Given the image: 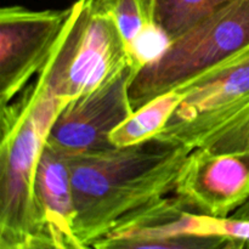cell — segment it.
Listing matches in <instances>:
<instances>
[{"label":"cell","mask_w":249,"mask_h":249,"mask_svg":"<svg viewBox=\"0 0 249 249\" xmlns=\"http://www.w3.org/2000/svg\"><path fill=\"white\" fill-rule=\"evenodd\" d=\"M190 152L153 138L68 157L78 240L92 247L180 206L172 194Z\"/></svg>","instance_id":"6da1fadb"},{"label":"cell","mask_w":249,"mask_h":249,"mask_svg":"<svg viewBox=\"0 0 249 249\" xmlns=\"http://www.w3.org/2000/svg\"><path fill=\"white\" fill-rule=\"evenodd\" d=\"M66 105L36 78L21 99L1 108L0 249H28L50 233L36 196V173Z\"/></svg>","instance_id":"7a4b0ae2"},{"label":"cell","mask_w":249,"mask_h":249,"mask_svg":"<svg viewBox=\"0 0 249 249\" xmlns=\"http://www.w3.org/2000/svg\"><path fill=\"white\" fill-rule=\"evenodd\" d=\"M249 48V0H235L170 41L130 87L134 111L181 89Z\"/></svg>","instance_id":"3957f363"},{"label":"cell","mask_w":249,"mask_h":249,"mask_svg":"<svg viewBox=\"0 0 249 249\" xmlns=\"http://www.w3.org/2000/svg\"><path fill=\"white\" fill-rule=\"evenodd\" d=\"M130 66L123 39L96 0H77L53 53L36 75L65 104L94 91Z\"/></svg>","instance_id":"277c9868"},{"label":"cell","mask_w":249,"mask_h":249,"mask_svg":"<svg viewBox=\"0 0 249 249\" xmlns=\"http://www.w3.org/2000/svg\"><path fill=\"white\" fill-rule=\"evenodd\" d=\"M181 89L187 90L186 97L156 139L192 151L249 106V48Z\"/></svg>","instance_id":"5b68a950"},{"label":"cell","mask_w":249,"mask_h":249,"mask_svg":"<svg viewBox=\"0 0 249 249\" xmlns=\"http://www.w3.org/2000/svg\"><path fill=\"white\" fill-rule=\"evenodd\" d=\"M70 15L12 5L0 10V105L7 106L27 89L53 53Z\"/></svg>","instance_id":"8992f818"},{"label":"cell","mask_w":249,"mask_h":249,"mask_svg":"<svg viewBox=\"0 0 249 249\" xmlns=\"http://www.w3.org/2000/svg\"><path fill=\"white\" fill-rule=\"evenodd\" d=\"M135 75L128 66L96 90L68 102L46 143L66 157L112 147L111 134L134 113L130 87Z\"/></svg>","instance_id":"52a82bcc"},{"label":"cell","mask_w":249,"mask_h":249,"mask_svg":"<svg viewBox=\"0 0 249 249\" xmlns=\"http://www.w3.org/2000/svg\"><path fill=\"white\" fill-rule=\"evenodd\" d=\"M175 195L191 212L230 216L249 199V151L195 148L182 165Z\"/></svg>","instance_id":"ba28073f"},{"label":"cell","mask_w":249,"mask_h":249,"mask_svg":"<svg viewBox=\"0 0 249 249\" xmlns=\"http://www.w3.org/2000/svg\"><path fill=\"white\" fill-rule=\"evenodd\" d=\"M36 196L51 236L66 248L82 243L74 233L75 207L68 157L48 143L36 167Z\"/></svg>","instance_id":"9c48e42d"},{"label":"cell","mask_w":249,"mask_h":249,"mask_svg":"<svg viewBox=\"0 0 249 249\" xmlns=\"http://www.w3.org/2000/svg\"><path fill=\"white\" fill-rule=\"evenodd\" d=\"M116 24L130 67L138 74L153 62L170 43L156 21L155 0H96Z\"/></svg>","instance_id":"30bf717a"},{"label":"cell","mask_w":249,"mask_h":249,"mask_svg":"<svg viewBox=\"0 0 249 249\" xmlns=\"http://www.w3.org/2000/svg\"><path fill=\"white\" fill-rule=\"evenodd\" d=\"M186 95L185 89L173 90L139 107L114 129L109 136L111 143L116 147H125L156 138L172 119Z\"/></svg>","instance_id":"8fae6325"},{"label":"cell","mask_w":249,"mask_h":249,"mask_svg":"<svg viewBox=\"0 0 249 249\" xmlns=\"http://www.w3.org/2000/svg\"><path fill=\"white\" fill-rule=\"evenodd\" d=\"M235 0H155L156 21L174 40Z\"/></svg>","instance_id":"7c38bea8"},{"label":"cell","mask_w":249,"mask_h":249,"mask_svg":"<svg viewBox=\"0 0 249 249\" xmlns=\"http://www.w3.org/2000/svg\"><path fill=\"white\" fill-rule=\"evenodd\" d=\"M229 238L218 236L182 235L170 237L104 238L95 249H224Z\"/></svg>","instance_id":"4fadbf2b"},{"label":"cell","mask_w":249,"mask_h":249,"mask_svg":"<svg viewBox=\"0 0 249 249\" xmlns=\"http://www.w3.org/2000/svg\"><path fill=\"white\" fill-rule=\"evenodd\" d=\"M201 147L212 152L249 151V106L232 123Z\"/></svg>","instance_id":"5bb4252c"},{"label":"cell","mask_w":249,"mask_h":249,"mask_svg":"<svg viewBox=\"0 0 249 249\" xmlns=\"http://www.w3.org/2000/svg\"><path fill=\"white\" fill-rule=\"evenodd\" d=\"M28 249H66L60 242L55 240L51 235L45 236V237L39 238L38 241L33 243Z\"/></svg>","instance_id":"9a60e30c"},{"label":"cell","mask_w":249,"mask_h":249,"mask_svg":"<svg viewBox=\"0 0 249 249\" xmlns=\"http://www.w3.org/2000/svg\"><path fill=\"white\" fill-rule=\"evenodd\" d=\"M233 218L238 219H246V220H249V199L243 204L241 208H238L235 213L232 214ZM246 249H249V242H247V246H246Z\"/></svg>","instance_id":"2e32d148"},{"label":"cell","mask_w":249,"mask_h":249,"mask_svg":"<svg viewBox=\"0 0 249 249\" xmlns=\"http://www.w3.org/2000/svg\"><path fill=\"white\" fill-rule=\"evenodd\" d=\"M63 247H65V246H63ZM65 248H66V247H65ZM66 249H95V248L89 247V246H85V245H83V243H78V245L75 246V247H73V248H66Z\"/></svg>","instance_id":"e0dca14e"}]
</instances>
